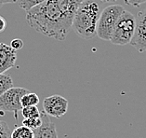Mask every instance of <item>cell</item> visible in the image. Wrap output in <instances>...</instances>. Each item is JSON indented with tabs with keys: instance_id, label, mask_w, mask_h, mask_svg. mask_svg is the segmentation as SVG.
Returning <instances> with one entry per match:
<instances>
[{
	"instance_id": "6da1fadb",
	"label": "cell",
	"mask_w": 146,
	"mask_h": 138,
	"mask_svg": "<svg viewBox=\"0 0 146 138\" xmlns=\"http://www.w3.org/2000/svg\"><path fill=\"white\" fill-rule=\"evenodd\" d=\"M26 21L37 33L59 41L66 38L73 22L55 0H46L27 10Z\"/></svg>"
},
{
	"instance_id": "7a4b0ae2",
	"label": "cell",
	"mask_w": 146,
	"mask_h": 138,
	"mask_svg": "<svg viewBox=\"0 0 146 138\" xmlns=\"http://www.w3.org/2000/svg\"><path fill=\"white\" fill-rule=\"evenodd\" d=\"M98 3L85 0L78 7L74 15L72 27L84 39H90L97 35V25L100 17Z\"/></svg>"
},
{
	"instance_id": "3957f363",
	"label": "cell",
	"mask_w": 146,
	"mask_h": 138,
	"mask_svg": "<svg viewBox=\"0 0 146 138\" xmlns=\"http://www.w3.org/2000/svg\"><path fill=\"white\" fill-rule=\"evenodd\" d=\"M136 17L127 10H123L113 28L110 41L115 45L124 46L130 43L135 32Z\"/></svg>"
},
{
	"instance_id": "277c9868",
	"label": "cell",
	"mask_w": 146,
	"mask_h": 138,
	"mask_svg": "<svg viewBox=\"0 0 146 138\" xmlns=\"http://www.w3.org/2000/svg\"><path fill=\"white\" fill-rule=\"evenodd\" d=\"M123 10L122 6L115 4L106 7L100 14L97 25V36L101 39H111L113 28Z\"/></svg>"
},
{
	"instance_id": "5b68a950",
	"label": "cell",
	"mask_w": 146,
	"mask_h": 138,
	"mask_svg": "<svg viewBox=\"0 0 146 138\" xmlns=\"http://www.w3.org/2000/svg\"><path fill=\"white\" fill-rule=\"evenodd\" d=\"M27 89L21 87H11L0 95V110L4 112H13L17 114L22 110L21 99L28 93Z\"/></svg>"
},
{
	"instance_id": "8992f818",
	"label": "cell",
	"mask_w": 146,
	"mask_h": 138,
	"mask_svg": "<svg viewBox=\"0 0 146 138\" xmlns=\"http://www.w3.org/2000/svg\"><path fill=\"white\" fill-rule=\"evenodd\" d=\"M68 100L59 94H54L46 97L43 101L44 112L49 117L53 118H62L64 116L68 109Z\"/></svg>"
},
{
	"instance_id": "52a82bcc",
	"label": "cell",
	"mask_w": 146,
	"mask_h": 138,
	"mask_svg": "<svg viewBox=\"0 0 146 138\" xmlns=\"http://www.w3.org/2000/svg\"><path fill=\"white\" fill-rule=\"evenodd\" d=\"M130 45L139 52L146 51V9L137 14L135 32Z\"/></svg>"
},
{
	"instance_id": "ba28073f",
	"label": "cell",
	"mask_w": 146,
	"mask_h": 138,
	"mask_svg": "<svg viewBox=\"0 0 146 138\" xmlns=\"http://www.w3.org/2000/svg\"><path fill=\"white\" fill-rule=\"evenodd\" d=\"M42 117V124L37 129L34 130V138H59L56 126L49 119V116L40 112Z\"/></svg>"
},
{
	"instance_id": "9c48e42d",
	"label": "cell",
	"mask_w": 146,
	"mask_h": 138,
	"mask_svg": "<svg viewBox=\"0 0 146 138\" xmlns=\"http://www.w3.org/2000/svg\"><path fill=\"white\" fill-rule=\"evenodd\" d=\"M16 51L9 45L0 43V74L5 73L15 65Z\"/></svg>"
},
{
	"instance_id": "30bf717a",
	"label": "cell",
	"mask_w": 146,
	"mask_h": 138,
	"mask_svg": "<svg viewBox=\"0 0 146 138\" xmlns=\"http://www.w3.org/2000/svg\"><path fill=\"white\" fill-rule=\"evenodd\" d=\"M57 5L60 7V9L64 12L67 16L73 20L74 15L76 13L78 7L81 5V3L85 0H55Z\"/></svg>"
},
{
	"instance_id": "8fae6325",
	"label": "cell",
	"mask_w": 146,
	"mask_h": 138,
	"mask_svg": "<svg viewBox=\"0 0 146 138\" xmlns=\"http://www.w3.org/2000/svg\"><path fill=\"white\" fill-rule=\"evenodd\" d=\"M10 138H34V131L26 126H19L12 131Z\"/></svg>"
},
{
	"instance_id": "7c38bea8",
	"label": "cell",
	"mask_w": 146,
	"mask_h": 138,
	"mask_svg": "<svg viewBox=\"0 0 146 138\" xmlns=\"http://www.w3.org/2000/svg\"><path fill=\"white\" fill-rule=\"evenodd\" d=\"M22 107H28V105H37L39 103V97L36 93H25L21 99Z\"/></svg>"
},
{
	"instance_id": "4fadbf2b",
	"label": "cell",
	"mask_w": 146,
	"mask_h": 138,
	"mask_svg": "<svg viewBox=\"0 0 146 138\" xmlns=\"http://www.w3.org/2000/svg\"><path fill=\"white\" fill-rule=\"evenodd\" d=\"M11 87H13V80L11 77L4 73L0 74V95Z\"/></svg>"
},
{
	"instance_id": "5bb4252c",
	"label": "cell",
	"mask_w": 146,
	"mask_h": 138,
	"mask_svg": "<svg viewBox=\"0 0 146 138\" xmlns=\"http://www.w3.org/2000/svg\"><path fill=\"white\" fill-rule=\"evenodd\" d=\"M42 124V117L41 114L40 116L37 117H34V118H27V119H23V125L26 126L27 128H30L31 130H35L37 129L38 127H40Z\"/></svg>"
},
{
	"instance_id": "9a60e30c",
	"label": "cell",
	"mask_w": 146,
	"mask_h": 138,
	"mask_svg": "<svg viewBox=\"0 0 146 138\" xmlns=\"http://www.w3.org/2000/svg\"><path fill=\"white\" fill-rule=\"evenodd\" d=\"M22 115L24 119L27 118H34V117L40 116V111L37 108L36 105H28V107H23L22 108Z\"/></svg>"
},
{
	"instance_id": "2e32d148",
	"label": "cell",
	"mask_w": 146,
	"mask_h": 138,
	"mask_svg": "<svg viewBox=\"0 0 146 138\" xmlns=\"http://www.w3.org/2000/svg\"><path fill=\"white\" fill-rule=\"evenodd\" d=\"M44 1H46V0H19V4L21 8L27 11L30 9L34 8L35 6L40 4Z\"/></svg>"
},
{
	"instance_id": "e0dca14e",
	"label": "cell",
	"mask_w": 146,
	"mask_h": 138,
	"mask_svg": "<svg viewBox=\"0 0 146 138\" xmlns=\"http://www.w3.org/2000/svg\"><path fill=\"white\" fill-rule=\"evenodd\" d=\"M10 134L11 133L8 124L3 120H0V138H10Z\"/></svg>"
},
{
	"instance_id": "ac0fdd59",
	"label": "cell",
	"mask_w": 146,
	"mask_h": 138,
	"mask_svg": "<svg viewBox=\"0 0 146 138\" xmlns=\"http://www.w3.org/2000/svg\"><path fill=\"white\" fill-rule=\"evenodd\" d=\"M9 46L13 49H15V51H19V49H23V41L22 39H20V38H15V39H13L10 42Z\"/></svg>"
},
{
	"instance_id": "d6986e66",
	"label": "cell",
	"mask_w": 146,
	"mask_h": 138,
	"mask_svg": "<svg viewBox=\"0 0 146 138\" xmlns=\"http://www.w3.org/2000/svg\"><path fill=\"white\" fill-rule=\"evenodd\" d=\"M125 2H126V4H127V5L139 7L142 4H144V3H146V0H125Z\"/></svg>"
},
{
	"instance_id": "ffe728a7",
	"label": "cell",
	"mask_w": 146,
	"mask_h": 138,
	"mask_svg": "<svg viewBox=\"0 0 146 138\" xmlns=\"http://www.w3.org/2000/svg\"><path fill=\"white\" fill-rule=\"evenodd\" d=\"M6 26H7V23H6V20L3 18L2 16H0V32H3L6 29Z\"/></svg>"
},
{
	"instance_id": "44dd1931",
	"label": "cell",
	"mask_w": 146,
	"mask_h": 138,
	"mask_svg": "<svg viewBox=\"0 0 146 138\" xmlns=\"http://www.w3.org/2000/svg\"><path fill=\"white\" fill-rule=\"evenodd\" d=\"M19 0H1L2 4H10V3H16Z\"/></svg>"
},
{
	"instance_id": "7402d4cb",
	"label": "cell",
	"mask_w": 146,
	"mask_h": 138,
	"mask_svg": "<svg viewBox=\"0 0 146 138\" xmlns=\"http://www.w3.org/2000/svg\"><path fill=\"white\" fill-rule=\"evenodd\" d=\"M101 1H102V2H115L116 0H101Z\"/></svg>"
},
{
	"instance_id": "603a6c76",
	"label": "cell",
	"mask_w": 146,
	"mask_h": 138,
	"mask_svg": "<svg viewBox=\"0 0 146 138\" xmlns=\"http://www.w3.org/2000/svg\"><path fill=\"white\" fill-rule=\"evenodd\" d=\"M3 4H2V2H1V0H0V8H1V6H2Z\"/></svg>"
}]
</instances>
